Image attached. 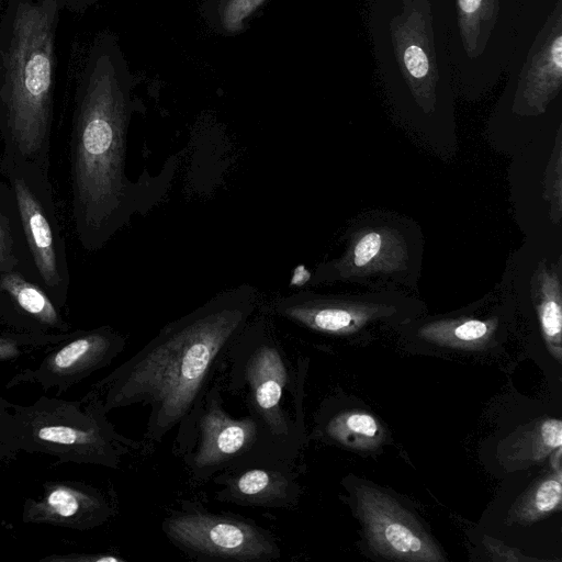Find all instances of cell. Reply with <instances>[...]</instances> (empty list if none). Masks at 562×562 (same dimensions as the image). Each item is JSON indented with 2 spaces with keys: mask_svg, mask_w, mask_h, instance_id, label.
Wrapping results in <instances>:
<instances>
[{
  "mask_svg": "<svg viewBox=\"0 0 562 562\" xmlns=\"http://www.w3.org/2000/svg\"><path fill=\"white\" fill-rule=\"evenodd\" d=\"M166 538L198 561L272 562L281 558L280 544L252 519L213 513L199 503L183 501L161 522Z\"/></svg>",
  "mask_w": 562,
  "mask_h": 562,
  "instance_id": "ba28073f",
  "label": "cell"
},
{
  "mask_svg": "<svg viewBox=\"0 0 562 562\" xmlns=\"http://www.w3.org/2000/svg\"><path fill=\"white\" fill-rule=\"evenodd\" d=\"M561 473L536 483L514 505L512 515L519 521H533L561 506Z\"/></svg>",
  "mask_w": 562,
  "mask_h": 562,
  "instance_id": "e0dca14e",
  "label": "cell"
},
{
  "mask_svg": "<svg viewBox=\"0 0 562 562\" xmlns=\"http://www.w3.org/2000/svg\"><path fill=\"white\" fill-rule=\"evenodd\" d=\"M488 331L485 323L480 321H467L456 326L452 337L461 341H474L483 338Z\"/></svg>",
  "mask_w": 562,
  "mask_h": 562,
  "instance_id": "d4e9b609",
  "label": "cell"
},
{
  "mask_svg": "<svg viewBox=\"0 0 562 562\" xmlns=\"http://www.w3.org/2000/svg\"><path fill=\"white\" fill-rule=\"evenodd\" d=\"M44 562H125L126 560L113 553H66L52 554L41 559Z\"/></svg>",
  "mask_w": 562,
  "mask_h": 562,
  "instance_id": "603a6c76",
  "label": "cell"
},
{
  "mask_svg": "<svg viewBox=\"0 0 562 562\" xmlns=\"http://www.w3.org/2000/svg\"><path fill=\"white\" fill-rule=\"evenodd\" d=\"M128 89L110 61L99 60L77 100L70 139V209L81 247L102 249L136 214L160 201L176 167L170 158L157 176L126 175Z\"/></svg>",
  "mask_w": 562,
  "mask_h": 562,
  "instance_id": "7a4b0ae2",
  "label": "cell"
},
{
  "mask_svg": "<svg viewBox=\"0 0 562 562\" xmlns=\"http://www.w3.org/2000/svg\"><path fill=\"white\" fill-rule=\"evenodd\" d=\"M0 322L20 333L71 331L47 292L20 271L0 274Z\"/></svg>",
  "mask_w": 562,
  "mask_h": 562,
  "instance_id": "4fadbf2b",
  "label": "cell"
},
{
  "mask_svg": "<svg viewBox=\"0 0 562 562\" xmlns=\"http://www.w3.org/2000/svg\"><path fill=\"white\" fill-rule=\"evenodd\" d=\"M117 509L113 491L81 481H45L37 497L25 498L22 521L86 531L114 518Z\"/></svg>",
  "mask_w": 562,
  "mask_h": 562,
  "instance_id": "30bf717a",
  "label": "cell"
},
{
  "mask_svg": "<svg viewBox=\"0 0 562 562\" xmlns=\"http://www.w3.org/2000/svg\"><path fill=\"white\" fill-rule=\"evenodd\" d=\"M21 434V420L16 404L0 396V443L18 448Z\"/></svg>",
  "mask_w": 562,
  "mask_h": 562,
  "instance_id": "ffe728a7",
  "label": "cell"
},
{
  "mask_svg": "<svg viewBox=\"0 0 562 562\" xmlns=\"http://www.w3.org/2000/svg\"><path fill=\"white\" fill-rule=\"evenodd\" d=\"M126 344V337L109 325L78 329L71 337L53 345L36 366L12 376L7 387L34 383L46 392L56 389V396H60L92 373L110 366Z\"/></svg>",
  "mask_w": 562,
  "mask_h": 562,
  "instance_id": "9c48e42d",
  "label": "cell"
},
{
  "mask_svg": "<svg viewBox=\"0 0 562 562\" xmlns=\"http://www.w3.org/2000/svg\"><path fill=\"white\" fill-rule=\"evenodd\" d=\"M263 1L265 0H226L222 12L223 26L231 32L240 30L245 20Z\"/></svg>",
  "mask_w": 562,
  "mask_h": 562,
  "instance_id": "44dd1931",
  "label": "cell"
},
{
  "mask_svg": "<svg viewBox=\"0 0 562 562\" xmlns=\"http://www.w3.org/2000/svg\"><path fill=\"white\" fill-rule=\"evenodd\" d=\"M294 465L265 461L224 470L212 479L220 487L215 498L238 506L290 510L301 493Z\"/></svg>",
  "mask_w": 562,
  "mask_h": 562,
  "instance_id": "7c38bea8",
  "label": "cell"
},
{
  "mask_svg": "<svg viewBox=\"0 0 562 562\" xmlns=\"http://www.w3.org/2000/svg\"><path fill=\"white\" fill-rule=\"evenodd\" d=\"M327 436L351 448H369L378 445L380 435L375 419L362 412L339 413L325 426Z\"/></svg>",
  "mask_w": 562,
  "mask_h": 562,
  "instance_id": "2e32d148",
  "label": "cell"
},
{
  "mask_svg": "<svg viewBox=\"0 0 562 562\" xmlns=\"http://www.w3.org/2000/svg\"><path fill=\"white\" fill-rule=\"evenodd\" d=\"M20 451L14 448L0 443V461L14 459Z\"/></svg>",
  "mask_w": 562,
  "mask_h": 562,
  "instance_id": "4316f807",
  "label": "cell"
},
{
  "mask_svg": "<svg viewBox=\"0 0 562 562\" xmlns=\"http://www.w3.org/2000/svg\"><path fill=\"white\" fill-rule=\"evenodd\" d=\"M561 420L548 418L508 438L503 446L502 457L509 465H530L561 448Z\"/></svg>",
  "mask_w": 562,
  "mask_h": 562,
  "instance_id": "9a60e30c",
  "label": "cell"
},
{
  "mask_svg": "<svg viewBox=\"0 0 562 562\" xmlns=\"http://www.w3.org/2000/svg\"><path fill=\"white\" fill-rule=\"evenodd\" d=\"M220 369H225L227 391L241 397L272 445L294 461L302 426L290 406L299 408L300 376L265 314L252 316L246 324Z\"/></svg>",
  "mask_w": 562,
  "mask_h": 562,
  "instance_id": "277c9868",
  "label": "cell"
},
{
  "mask_svg": "<svg viewBox=\"0 0 562 562\" xmlns=\"http://www.w3.org/2000/svg\"><path fill=\"white\" fill-rule=\"evenodd\" d=\"M357 504L369 541L381 554L405 561L445 560L425 530L389 495L361 486Z\"/></svg>",
  "mask_w": 562,
  "mask_h": 562,
  "instance_id": "8fae6325",
  "label": "cell"
},
{
  "mask_svg": "<svg viewBox=\"0 0 562 562\" xmlns=\"http://www.w3.org/2000/svg\"><path fill=\"white\" fill-rule=\"evenodd\" d=\"M0 167L16 203L36 281L61 308L68 299L70 272L48 170L7 157H1Z\"/></svg>",
  "mask_w": 562,
  "mask_h": 562,
  "instance_id": "8992f818",
  "label": "cell"
},
{
  "mask_svg": "<svg viewBox=\"0 0 562 562\" xmlns=\"http://www.w3.org/2000/svg\"><path fill=\"white\" fill-rule=\"evenodd\" d=\"M381 236L378 233L366 234L356 245L353 250V262L357 267L369 263L379 252Z\"/></svg>",
  "mask_w": 562,
  "mask_h": 562,
  "instance_id": "7402d4cb",
  "label": "cell"
},
{
  "mask_svg": "<svg viewBox=\"0 0 562 562\" xmlns=\"http://www.w3.org/2000/svg\"><path fill=\"white\" fill-rule=\"evenodd\" d=\"M258 306L257 290L240 284L222 291L167 323L135 355L91 385L104 412L142 404L149 407L142 438L151 451L177 429L172 452L188 449L200 403L226 352Z\"/></svg>",
  "mask_w": 562,
  "mask_h": 562,
  "instance_id": "6da1fadb",
  "label": "cell"
},
{
  "mask_svg": "<svg viewBox=\"0 0 562 562\" xmlns=\"http://www.w3.org/2000/svg\"><path fill=\"white\" fill-rule=\"evenodd\" d=\"M75 333L76 330L58 334L0 331V362L18 360L34 350L58 344Z\"/></svg>",
  "mask_w": 562,
  "mask_h": 562,
  "instance_id": "ac0fdd59",
  "label": "cell"
},
{
  "mask_svg": "<svg viewBox=\"0 0 562 562\" xmlns=\"http://www.w3.org/2000/svg\"><path fill=\"white\" fill-rule=\"evenodd\" d=\"M192 484L212 480L239 465L288 461L249 413L232 416L224 407L218 383L211 384L196 411L190 445L180 457Z\"/></svg>",
  "mask_w": 562,
  "mask_h": 562,
  "instance_id": "52a82bcc",
  "label": "cell"
},
{
  "mask_svg": "<svg viewBox=\"0 0 562 562\" xmlns=\"http://www.w3.org/2000/svg\"><path fill=\"white\" fill-rule=\"evenodd\" d=\"M404 64L414 78H424L428 74V58L417 45H411L404 50Z\"/></svg>",
  "mask_w": 562,
  "mask_h": 562,
  "instance_id": "cb8c5ba5",
  "label": "cell"
},
{
  "mask_svg": "<svg viewBox=\"0 0 562 562\" xmlns=\"http://www.w3.org/2000/svg\"><path fill=\"white\" fill-rule=\"evenodd\" d=\"M542 331L552 355L561 360V304L559 296L549 294L543 297L539 308Z\"/></svg>",
  "mask_w": 562,
  "mask_h": 562,
  "instance_id": "d6986e66",
  "label": "cell"
},
{
  "mask_svg": "<svg viewBox=\"0 0 562 562\" xmlns=\"http://www.w3.org/2000/svg\"><path fill=\"white\" fill-rule=\"evenodd\" d=\"M11 271L36 281L12 190L0 181V274Z\"/></svg>",
  "mask_w": 562,
  "mask_h": 562,
  "instance_id": "5bb4252c",
  "label": "cell"
},
{
  "mask_svg": "<svg viewBox=\"0 0 562 562\" xmlns=\"http://www.w3.org/2000/svg\"><path fill=\"white\" fill-rule=\"evenodd\" d=\"M21 420L18 448L43 453L57 463L120 469L126 456L143 451L140 441L116 430L100 401L86 394L78 401L42 395L32 405L16 404Z\"/></svg>",
  "mask_w": 562,
  "mask_h": 562,
  "instance_id": "5b68a950",
  "label": "cell"
},
{
  "mask_svg": "<svg viewBox=\"0 0 562 562\" xmlns=\"http://www.w3.org/2000/svg\"><path fill=\"white\" fill-rule=\"evenodd\" d=\"M482 0H459V7L463 14L472 15L474 14L481 7Z\"/></svg>",
  "mask_w": 562,
  "mask_h": 562,
  "instance_id": "484cf974",
  "label": "cell"
},
{
  "mask_svg": "<svg viewBox=\"0 0 562 562\" xmlns=\"http://www.w3.org/2000/svg\"><path fill=\"white\" fill-rule=\"evenodd\" d=\"M56 0L18 8L0 90L2 157L48 170Z\"/></svg>",
  "mask_w": 562,
  "mask_h": 562,
  "instance_id": "3957f363",
  "label": "cell"
}]
</instances>
